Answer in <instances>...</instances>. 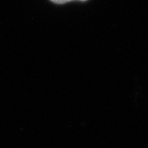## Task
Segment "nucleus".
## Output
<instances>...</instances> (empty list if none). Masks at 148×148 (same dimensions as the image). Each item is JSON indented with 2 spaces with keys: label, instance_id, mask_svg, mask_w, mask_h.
Wrapping results in <instances>:
<instances>
[{
  "label": "nucleus",
  "instance_id": "nucleus-1",
  "mask_svg": "<svg viewBox=\"0 0 148 148\" xmlns=\"http://www.w3.org/2000/svg\"><path fill=\"white\" fill-rule=\"evenodd\" d=\"M50 1L55 4L62 5V4H65V3H68L71 1H73V0H50ZM80 1H86V0H80Z\"/></svg>",
  "mask_w": 148,
  "mask_h": 148
}]
</instances>
